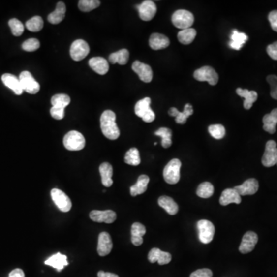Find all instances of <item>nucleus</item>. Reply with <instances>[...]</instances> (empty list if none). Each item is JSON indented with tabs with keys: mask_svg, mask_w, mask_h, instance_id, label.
<instances>
[{
	"mask_svg": "<svg viewBox=\"0 0 277 277\" xmlns=\"http://www.w3.org/2000/svg\"><path fill=\"white\" fill-rule=\"evenodd\" d=\"M100 127L102 134L109 140H115L120 137V131L116 123V114L112 110H107L102 113Z\"/></svg>",
	"mask_w": 277,
	"mask_h": 277,
	"instance_id": "nucleus-1",
	"label": "nucleus"
},
{
	"mask_svg": "<svg viewBox=\"0 0 277 277\" xmlns=\"http://www.w3.org/2000/svg\"><path fill=\"white\" fill-rule=\"evenodd\" d=\"M63 145L69 151H80L85 147V138L81 132L76 130L70 131L64 136Z\"/></svg>",
	"mask_w": 277,
	"mask_h": 277,
	"instance_id": "nucleus-2",
	"label": "nucleus"
},
{
	"mask_svg": "<svg viewBox=\"0 0 277 277\" xmlns=\"http://www.w3.org/2000/svg\"><path fill=\"white\" fill-rule=\"evenodd\" d=\"M182 166L179 159H173L168 162L163 170L165 181L169 184H176L180 180V168Z\"/></svg>",
	"mask_w": 277,
	"mask_h": 277,
	"instance_id": "nucleus-3",
	"label": "nucleus"
},
{
	"mask_svg": "<svg viewBox=\"0 0 277 277\" xmlns=\"http://www.w3.org/2000/svg\"><path fill=\"white\" fill-rule=\"evenodd\" d=\"M194 22V16L189 11L179 9L172 16V23L177 28L185 30L192 27Z\"/></svg>",
	"mask_w": 277,
	"mask_h": 277,
	"instance_id": "nucleus-4",
	"label": "nucleus"
},
{
	"mask_svg": "<svg viewBox=\"0 0 277 277\" xmlns=\"http://www.w3.org/2000/svg\"><path fill=\"white\" fill-rule=\"evenodd\" d=\"M151 99L146 97L141 99L135 106V113L146 123H152L155 118V113L150 108Z\"/></svg>",
	"mask_w": 277,
	"mask_h": 277,
	"instance_id": "nucleus-5",
	"label": "nucleus"
},
{
	"mask_svg": "<svg viewBox=\"0 0 277 277\" xmlns=\"http://www.w3.org/2000/svg\"><path fill=\"white\" fill-rule=\"evenodd\" d=\"M197 81L207 82L211 86H215L219 81V76L212 67L206 65L200 69H196L193 74Z\"/></svg>",
	"mask_w": 277,
	"mask_h": 277,
	"instance_id": "nucleus-6",
	"label": "nucleus"
},
{
	"mask_svg": "<svg viewBox=\"0 0 277 277\" xmlns=\"http://www.w3.org/2000/svg\"><path fill=\"white\" fill-rule=\"evenodd\" d=\"M199 239L204 244H210L214 239L215 227L210 221L201 219L197 222Z\"/></svg>",
	"mask_w": 277,
	"mask_h": 277,
	"instance_id": "nucleus-7",
	"label": "nucleus"
},
{
	"mask_svg": "<svg viewBox=\"0 0 277 277\" xmlns=\"http://www.w3.org/2000/svg\"><path fill=\"white\" fill-rule=\"evenodd\" d=\"M51 197L52 200L60 211L67 213L72 208V202L69 196L65 194L63 191L56 189V188L52 189Z\"/></svg>",
	"mask_w": 277,
	"mask_h": 277,
	"instance_id": "nucleus-8",
	"label": "nucleus"
},
{
	"mask_svg": "<svg viewBox=\"0 0 277 277\" xmlns=\"http://www.w3.org/2000/svg\"><path fill=\"white\" fill-rule=\"evenodd\" d=\"M89 53H90V46L85 40L77 39L71 45V58L75 61H81L87 57Z\"/></svg>",
	"mask_w": 277,
	"mask_h": 277,
	"instance_id": "nucleus-9",
	"label": "nucleus"
},
{
	"mask_svg": "<svg viewBox=\"0 0 277 277\" xmlns=\"http://www.w3.org/2000/svg\"><path fill=\"white\" fill-rule=\"evenodd\" d=\"M19 79L23 91L25 90L26 92L30 94H36L40 90V85L37 81H35L33 76L29 71L22 72Z\"/></svg>",
	"mask_w": 277,
	"mask_h": 277,
	"instance_id": "nucleus-10",
	"label": "nucleus"
},
{
	"mask_svg": "<svg viewBox=\"0 0 277 277\" xmlns=\"http://www.w3.org/2000/svg\"><path fill=\"white\" fill-rule=\"evenodd\" d=\"M262 163L266 167H272L277 163V143L274 140H269L266 144Z\"/></svg>",
	"mask_w": 277,
	"mask_h": 277,
	"instance_id": "nucleus-11",
	"label": "nucleus"
},
{
	"mask_svg": "<svg viewBox=\"0 0 277 277\" xmlns=\"http://www.w3.org/2000/svg\"><path fill=\"white\" fill-rule=\"evenodd\" d=\"M136 7L139 12L140 19L143 21H150L153 20L157 10L155 4L150 0H147L140 5H136Z\"/></svg>",
	"mask_w": 277,
	"mask_h": 277,
	"instance_id": "nucleus-12",
	"label": "nucleus"
},
{
	"mask_svg": "<svg viewBox=\"0 0 277 277\" xmlns=\"http://www.w3.org/2000/svg\"><path fill=\"white\" fill-rule=\"evenodd\" d=\"M258 242V236L254 232H246L243 237L239 250L243 254H246L254 249Z\"/></svg>",
	"mask_w": 277,
	"mask_h": 277,
	"instance_id": "nucleus-13",
	"label": "nucleus"
},
{
	"mask_svg": "<svg viewBox=\"0 0 277 277\" xmlns=\"http://www.w3.org/2000/svg\"><path fill=\"white\" fill-rule=\"evenodd\" d=\"M132 69L139 76L141 81L147 83L152 81L153 70L150 65L140 61H135L132 63Z\"/></svg>",
	"mask_w": 277,
	"mask_h": 277,
	"instance_id": "nucleus-14",
	"label": "nucleus"
},
{
	"mask_svg": "<svg viewBox=\"0 0 277 277\" xmlns=\"http://www.w3.org/2000/svg\"><path fill=\"white\" fill-rule=\"evenodd\" d=\"M90 219L94 222L112 223L117 219V214L113 210H92L90 214Z\"/></svg>",
	"mask_w": 277,
	"mask_h": 277,
	"instance_id": "nucleus-15",
	"label": "nucleus"
},
{
	"mask_svg": "<svg viewBox=\"0 0 277 277\" xmlns=\"http://www.w3.org/2000/svg\"><path fill=\"white\" fill-rule=\"evenodd\" d=\"M113 249V242L111 237L106 232L99 233L98 240L97 252L100 256H107L110 254Z\"/></svg>",
	"mask_w": 277,
	"mask_h": 277,
	"instance_id": "nucleus-16",
	"label": "nucleus"
},
{
	"mask_svg": "<svg viewBox=\"0 0 277 277\" xmlns=\"http://www.w3.org/2000/svg\"><path fill=\"white\" fill-rule=\"evenodd\" d=\"M233 189L237 191L240 196L253 195L259 189V183L256 179H249V180H246L242 185L235 186Z\"/></svg>",
	"mask_w": 277,
	"mask_h": 277,
	"instance_id": "nucleus-17",
	"label": "nucleus"
},
{
	"mask_svg": "<svg viewBox=\"0 0 277 277\" xmlns=\"http://www.w3.org/2000/svg\"><path fill=\"white\" fill-rule=\"evenodd\" d=\"M169 115L170 117H175L176 123L178 124H185L188 117H190L193 113V109L192 105L187 103L184 106V111L180 112L177 108L172 107L169 110Z\"/></svg>",
	"mask_w": 277,
	"mask_h": 277,
	"instance_id": "nucleus-18",
	"label": "nucleus"
},
{
	"mask_svg": "<svg viewBox=\"0 0 277 277\" xmlns=\"http://www.w3.org/2000/svg\"><path fill=\"white\" fill-rule=\"evenodd\" d=\"M148 260L150 263L158 262L159 265H166L170 263L172 256L167 252H163L158 248H154L149 252Z\"/></svg>",
	"mask_w": 277,
	"mask_h": 277,
	"instance_id": "nucleus-19",
	"label": "nucleus"
},
{
	"mask_svg": "<svg viewBox=\"0 0 277 277\" xmlns=\"http://www.w3.org/2000/svg\"><path fill=\"white\" fill-rule=\"evenodd\" d=\"M2 81L5 87L13 90L16 95H21L23 93V90L20 79L14 75L10 74V73H5V74L2 75Z\"/></svg>",
	"mask_w": 277,
	"mask_h": 277,
	"instance_id": "nucleus-20",
	"label": "nucleus"
},
{
	"mask_svg": "<svg viewBox=\"0 0 277 277\" xmlns=\"http://www.w3.org/2000/svg\"><path fill=\"white\" fill-rule=\"evenodd\" d=\"M170 39L166 35L160 33H153L149 40L151 49L154 50H160L166 49L170 46Z\"/></svg>",
	"mask_w": 277,
	"mask_h": 277,
	"instance_id": "nucleus-21",
	"label": "nucleus"
},
{
	"mask_svg": "<svg viewBox=\"0 0 277 277\" xmlns=\"http://www.w3.org/2000/svg\"><path fill=\"white\" fill-rule=\"evenodd\" d=\"M45 264L55 268L58 272H60L63 270L65 266L69 265V263L67 261V256L61 254L60 252H57L46 260Z\"/></svg>",
	"mask_w": 277,
	"mask_h": 277,
	"instance_id": "nucleus-22",
	"label": "nucleus"
},
{
	"mask_svg": "<svg viewBox=\"0 0 277 277\" xmlns=\"http://www.w3.org/2000/svg\"><path fill=\"white\" fill-rule=\"evenodd\" d=\"M146 232L147 230L145 226L143 224L140 222L133 223L131 228V241L132 244L136 246L142 245L143 243V237L145 235Z\"/></svg>",
	"mask_w": 277,
	"mask_h": 277,
	"instance_id": "nucleus-23",
	"label": "nucleus"
},
{
	"mask_svg": "<svg viewBox=\"0 0 277 277\" xmlns=\"http://www.w3.org/2000/svg\"><path fill=\"white\" fill-rule=\"evenodd\" d=\"M241 201V196L234 189H225L219 198V203L222 206H227L230 203L240 204Z\"/></svg>",
	"mask_w": 277,
	"mask_h": 277,
	"instance_id": "nucleus-24",
	"label": "nucleus"
},
{
	"mask_svg": "<svg viewBox=\"0 0 277 277\" xmlns=\"http://www.w3.org/2000/svg\"><path fill=\"white\" fill-rule=\"evenodd\" d=\"M89 65L92 70L99 75L106 74L110 68L107 60L102 57H93L90 59Z\"/></svg>",
	"mask_w": 277,
	"mask_h": 277,
	"instance_id": "nucleus-25",
	"label": "nucleus"
},
{
	"mask_svg": "<svg viewBox=\"0 0 277 277\" xmlns=\"http://www.w3.org/2000/svg\"><path fill=\"white\" fill-rule=\"evenodd\" d=\"M237 95H240V97L245 99L244 102V109L245 110H250L252 105L256 102L258 98V94L256 91H249L248 90H243L241 88L237 89Z\"/></svg>",
	"mask_w": 277,
	"mask_h": 277,
	"instance_id": "nucleus-26",
	"label": "nucleus"
},
{
	"mask_svg": "<svg viewBox=\"0 0 277 277\" xmlns=\"http://www.w3.org/2000/svg\"><path fill=\"white\" fill-rule=\"evenodd\" d=\"M113 173V166L108 162H103L99 166V173L102 179V184L106 187H110L113 185V181L112 180Z\"/></svg>",
	"mask_w": 277,
	"mask_h": 277,
	"instance_id": "nucleus-27",
	"label": "nucleus"
},
{
	"mask_svg": "<svg viewBox=\"0 0 277 277\" xmlns=\"http://www.w3.org/2000/svg\"><path fill=\"white\" fill-rule=\"evenodd\" d=\"M230 47L233 50H240L243 46L246 43L248 39L247 35L244 32H240L237 30H233L231 36H230Z\"/></svg>",
	"mask_w": 277,
	"mask_h": 277,
	"instance_id": "nucleus-28",
	"label": "nucleus"
},
{
	"mask_svg": "<svg viewBox=\"0 0 277 277\" xmlns=\"http://www.w3.org/2000/svg\"><path fill=\"white\" fill-rule=\"evenodd\" d=\"M263 129L270 134L276 132V125L277 123V108L272 110L271 113L265 115L263 118Z\"/></svg>",
	"mask_w": 277,
	"mask_h": 277,
	"instance_id": "nucleus-29",
	"label": "nucleus"
},
{
	"mask_svg": "<svg viewBox=\"0 0 277 277\" xmlns=\"http://www.w3.org/2000/svg\"><path fill=\"white\" fill-rule=\"evenodd\" d=\"M158 204L170 215H176L179 211L178 205L170 196H160L158 200Z\"/></svg>",
	"mask_w": 277,
	"mask_h": 277,
	"instance_id": "nucleus-30",
	"label": "nucleus"
},
{
	"mask_svg": "<svg viewBox=\"0 0 277 277\" xmlns=\"http://www.w3.org/2000/svg\"><path fill=\"white\" fill-rule=\"evenodd\" d=\"M65 12H66V7L64 2H59L55 10L48 16V21L51 24H55V25L59 24L64 20Z\"/></svg>",
	"mask_w": 277,
	"mask_h": 277,
	"instance_id": "nucleus-31",
	"label": "nucleus"
},
{
	"mask_svg": "<svg viewBox=\"0 0 277 277\" xmlns=\"http://www.w3.org/2000/svg\"><path fill=\"white\" fill-rule=\"evenodd\" d=\"M150 178L148 176L141 175L138 178L137 182L130 187V194L132 196L143 194L147 191Z\"/></svg>",
	"mask_w": 277,
	"mask_h": 277,
	"instance_id": "nucleus-32",
	"label": "nucleus"
},
{
	"mask_svg": "<svg viewBox=\"0 0 277 277\" xmlns=\"http://www.w3.org/2000/svg\"><path fill=\"white\" fill-rule=\"evenodd\" d=\"M129 53L126 49H122L116 53H112L109 57L110 63H118L120 65H125L129 61Z\"/></svg>",
	"mask_w": 277,
	"mask_h": 277,
	"instance_id": "nucleus-33",
	"label": "nucleus"
},
{
	"mask_svg": "<svg viewBox=\"0 0 277 277\" xmlns=\"http://www.w3.org/2000/svg\"><path fill=\"white\" fill-rule=\"evenodd\" d=\"M196 36V30L192 28L181 30V31L178 32V35H177L179 42L184 45H189L192 43Z\"/></svg>",
	"mask_w": 277,
	"mask_h": 277,
	"instance_id": "nucleus-34",
	"label": "nucleus"
},
{
	"mask_svg": "<svg viewBox=\"0 0 277 277\" xmlns=\"http://www.w3.org/2000/svg\"><path fill=\"white\" fill-rule=\"evenodd\" d=\"M154 134L162 138V146L163 148L167 149L172 145V131L169 128H159L155 131Z\"/></svg>",
	"mask_w": 277,
	"mask_h": 277,
	"instance_id": "nucleus-35",
	"label": "nucleus"
},
{
	"mask_svg": "<svg viewBox=\"0 0 277 277\" xmlns=\"http://www.w3.org/2000/svg\"><path fill=\"white\" fill-rule=\"evenodd\" d=\"M124 161L125 163L131 166H138L140 164L141 159H140V152L136 148H131L128 150L125 154Z\"/></svg>",
	"mask_w": 277,
	"mask_h": 277,
	"instance_id": "nucleus-36",
	"label": "nucleus"
},
{
	"mask_svg": "<svg viewBox=\"0 0 277 277\" xmlns=\"http://www.w3.org/2000/svg\"><path fill=\"white\" fill-rule=\"evenodd\" d=\"M214 187L212 184L209 182L202 183L198 186L196 194L203 199L211 197L214 194Z\"/></svg>",
	"mask_w": 277,
	"mask_h": 277,
	"instance_id": "nucleus-37",
	"label": "nucleus"
},
{
	"mask_svg": "<svg viewBox=\"0 0 277 277\" xmlns=\"http://www.w3.org/2000/svg\"><path fill=\"white\" fill-rule=\"evenodd\" d=\"M43 19L39 16H35L31 18L30 20L26 23V27L27 30H30V32H39L43 28Z\"/></svg>",
	"mask_w": 277,
	"mask_h": 277,
	"instance_id": "nucleus-38",
	"label": "nucleus"
},
{
	"mask_svg": "<svg viewBox=\"0 0 277 277\" xmlns=\"http://www.w3.org/2000/svg\"><path fill=\"white\" fill-rule=\"evenodd\" d=\"M70 103V97L66 94H57L53 95L51 99V104L53 106L65 108Z\"/></svg>",
	"mask_w": 277,
	"mask_h": 277,
	"instance_id": "nucleus-39",
	"label": "nucleus"
},
{
	"mask_svg": "<svg viewBox=\"0 0 277 277\" xmlns=\"http://www.w3.org/2000/svg\"><path fill=\"white\" fill-rule=\"evenodd\" d=\"M100 5V1L99 0H80L78 6L82 12H90L96 9Z\"/></svg>",
	"mask_w": 277,
	"mask_h": 277,
	"instance_id": "nucleus-40",
	"label": "nucleus"
},
{
	"mask_svg": "<svg viewBox=\"0 0 277 277\" xmlns=\"http://www.w3.org/2000/svg\"><path fill=\"white\" fill-rule=\"evenodd\" d=\"M208 130L210 134L215 140H221L226 135V129L224 126L220 124L210 125Z\"/></svg>",
	"mask_w": 277,
	"mask_h": 277,
	"instance_id": "nucleus-41",
	"label": "nucleus"
},
{
	"mask_svg": "<svg viewBox=\"0 0 277 277\" xmlns=\"http://www.w3.org/2000/svg\"><path fill=\"white\" fill-rule=\"evenodd\" d=\"M9 26L15 36H20L24 32V26L17 19H11L9 21Z\"/></svg>",
	"mask_w": 277,
	"mask_h": 277,
	"instance_id": "nucleus-42",
	"label": "nucleus"
},
{
	"mask_svg": "<svg viewBox=\"0 0 277 277\" xmlns=\"http://www.w3.org/2000/svg\"><path fill=\"white\" fill-rule=\"evenodd\" d=\"M40 46V43L37 39H29L26 40L22 45V48L24 51L34 52L37 50Z\"/></svg>",
	"mask_w": 277,
	"mask_h": 277,
	"instance_id": "nucleus-43",
	"label": "nucleus"
},
{
	"mask_svg": "<svg viewBox=\"0 0 277 277\" xmlns=\"http://www.w3.org/2000/svg\"><path fill=\"white\" fill-rule=\"evenodd\" d=\"M267 81L268 82L271 88L270 90L271 97L277 100V76L275 75H270L267 77Z\"/></svg>",
	"mask_w": 277,
	"mask_h": 277,
	"instance_id": "nucleus-44",
	"label": "nucleus"
},
{
	"mask_svg": "<svg viewBox=\"0 0 277 277\" xmlns=\"http://www.w3.org/2000/svg\"><path fill=\"white\" fill-rule=\"evenodd\" d=\"M50 114H51L52 117L55 120H62L65 117V108L53 106L50 109Z\"/></svg>",
	"mask_w": 277,
	"mask_h": 277,
	"instance_id": "nucleus-45",
	"label": "nucleus"
},
{
	"mask_svg": "<svg viewBox=\"0 0 277 277\" xmlns=\"http://www.w3.org/2000/svg\"><path fill=\"white\" fill-rule=\"evenodd\" d=\"M189 277H213V273L210 269H200L192 273Z\"/></svg>",
	"mask_w": 277,
	"mask_h": 277,
	"instance_id": "nucleus-46",
	"label": "nucleus"
},
{
	"mask_svg": "<svg viewBox=\"0 0 277 277\" xmlns=\"http://www.w3.org/2000/svg\"><path fill=\"white\" fill-rule=\"evenodd\" d=\"M268 19L273 30L275 32H277V10L270 12L268 16Z\"/></svg>",
	"mask_w": 277,
	"mask_h": 277,
	"instance_id": "nucleus-47",
	"label": "nucleus"
},
{
	"mask_svg": "<svg viewBox=\"0 0 277 277\" xmlns=\"http://www.w3.org/2000/svg\"><path fill=\"white\" fill-rule=\"evenodd\" d=\"M267 52L268 55L271 57V59L274 60H277V41L273 44L269 45L267 48Z\"/></svg>",
	"mask_w": 277,
	"mask_h": 277,
	"instance_id": "nucleus-48",
	"label": "nucleus"
},
{
	"mask_svg": "<svg viewBox=\"0 0 277 277\" xmlns=\"http://www.w3.org/2000/svg\"><path fill=\"white\" fill-rule=\"evenodd\" d=\"M9 277H25V274L21 269H15L9 274Z\"/></svg>",
	"mask_w": 277,
	"mask_h": 277,
	"instance_id": "nucleus-49",
	"label": "nucleus"
},
{
	"mask_svg": "<svg viewBox=\"0 0 277 277\" xmlns=\"http://www.w3.org/2000/svg\"><path fill=\"white\" fill-rule=\"evenodd\" d=\"M98 277H119L117 274H112V273H106L104 271H99L98 273Z\"/></svg>",
	"mask_w": 277,
	"mask_h": 277,
	"instance_id": "nucleus-50",
	"label": "nucleus"
},
{
	"mask_svg": "<svg viewBox=\"0 0 277 277\" xmlns=\"http://www.w3.org/2000/svg\"></svg>",
	"mask_w": 277,
	"mask_h": 277,
	"instance_id": "nucleus-51",
	"label": "nucleus"
}]
</instances>
